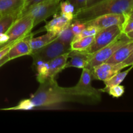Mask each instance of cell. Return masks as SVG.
Instances as JSON below:
<instances>
[{"label":"cell","instance_id":"6da1fadb","mask_svg":"<svg viewBox=\"0 0 133 133\" xmlns=\"http://www.w3.org/2000/svg\"><path fill=\"white\" fill-rule=\"evenodd\" d=\"M29 99L35 108L49 107L69 102L86 104L83 99L69 94L65 87H60L55 79H49L40 83Z\"/></svg>","mask_w":133,"mask_h":133},{"label":"cell","instance_id":"7a4b0ae2","mask_svg":"<svg viewBox=\"0 0 133 133\" xmlns=\"http://www.w3.org/2000/svg\"><path fill=\"white\" fill-rule=\"evenodd\" d=\"M133 0H105L76 12L74 19L85 22L107 14H123L130 16Z\"/></svg>","mask_w":133,"mask_h":133},{"label":"cell","instance_id":"3957f363","mask_svg":"<svg viewBox=\"0 0 133 133\" xmlns=\"http://www.w3.org/2000/svg\"><path fill=\"white\" fill-rule=\"evenodd\" d=\"M92 73L87 68L83 69L80 79L74 87H68L65 89L69 94L78 96L85 101L86 104L94 105L101 101V93L100 89L92 87Z\"/></svg>","mask_w":133,"mask_h":133},{"label":"cell","instance_id":"277c9868","mask_svg":"<svg viewBox=\"0 0 133 133\" xmlns=\"http://www.w3.org/2000/svg\"><path fill=\"white\" fill-rule=\"evenodd\" d=\"M70 51V45L64 44L57 38L55 39L43 48L31 53L30 56L32 58V67H35L40 62H49L58 56L68 53Z\"/></svg>","mask_w":133,"mask_h":133},{"label":"cell","instance_id":"5b68a950","mask_svg":"<svg viewBox=\"0 0 133 133\" xmlns=\"http://www.w3.org/2000/svg\"><path fill=\"white\" fill-rule=\"evenodd\" d=\"M132 40V39L128 37L125 33L122 32L109 45L92 54V57L86 68L92 71L96 66L103 62H106L119 48Z\"/></svg>","mask_w":133,"mask_h":133},{"label":"cell","instance_id":"8992f818","mask_svg":"<svg viewBox=\"0 0 133 133\" xmlns=\"http://www.w3.org/2000/svg\"><path fill=\"white\" fill-rule=\"evenodd\" d=\"M123 32V28L119 25H113L99 30L94 36V40L88 49L85 51L89 54H94L114 41Z\"/></svg>","mask_w":133,"mask_h":133},{"label":"cell","instance_id":"52a82bcc","mask_svg":"<svg viewBox=\"0 0 133 133\" xmlns=\"http://www.w3.org/2000/svg\"><path fill=\"white\" fill-rule=\"evenodd\" d=\"M33 27V19L29 14H25L18 18L6 31L9 40L5 45L13 44L19 41L29 35Z\"/></svg>","mask_w":133,"mask_h":133},{"label":"cell","instance_id":"ba28073f","mask_svg":"<svg viewBox=\"0 0 133 133\" xmlns=\"http://www.w3.org/2000/svg\"><path fill=\"white\" fill-rule=\"evenodd\" d=\"M59 5L60 1L45 0L32 6L25 14H29L32 17L34 27H35L51 16L57 14L59 11Z\"/></svg>","mask_w":133,"mask_h":133},{"label":"cell","instance_id":"9c48e42d","mask_svg":"<svg viewBox=\"0 0 133 133\" xmlns=\"http://www.w3.org/2000/svg\"><path fill=\"white\" fill-rule=\"evenodd\" d=\"M129 16L123 14H107L85 22L87 25H93L99 29L110 27L113 25H119L123 28L129 20Z\"/></svg>","mask_w":133,"mask_h":133},{"label":"cell","instance_id":"30bf717a","mask_svg":"<svg viewBox=\"0 0 133 133\" xmlns=\"http://www.w3.org/2000/svg\"><path fill=\"white\" fill-rule=\"evenodd\" d=\"M125 68V66L122 62L119 64L103 62L94 68L92 70V77L94 79L104 82L111 78Z\"/></svg>","mask_w":133,"mask_h":133},{"label":"cell","instance_id":"8fae6325","mask_svg":"<svg viewBox=\"0 0 133 133\" xmlns=\"http://www.w3.org/2000/svg\"><path fill=\"white\" fill-rule=\"evenodd\" d=\"M32 37H33V34L30 32L23 38L14 43L12 45L7 54L9 61H12L23 56L31 55L32 53L31 40Z\"/></svg>","mask_w":133,"mask_h":133},{"label":"cell","instance_id":"7c38bea8","mask_svg":"<svg viewBox=\"0 0 133 133\" xmlns=\"http://www.w3.org/2000/svg\"><path fill=\"white\" fill-rule=\"evenodd\" d=\"M92 55V54H89L85 51L71 50L69 53L68 59L65 66V69L68 68H84L87 67Z\"/></svg>","mask_w":133,"mask_h":133},{"label":"cell","instance_id":"4fadbf2b","mask_svg":"<svg viewBox=\"0 0 133 133\" xmlns=\"http://www.w3.org/2000/svg\"><path fill=\"white\" fill-rule=\"evenodd\" d=\"M70 52L60 55L48 62L49 64V79H55V77L65 69L68 59Z\"/></svg>","mask_w":133,"mask_h":133},{"label":"cell","instance_id":"5bb4252c","mask_svg":"<svg viewBox=\"0 0 133 133\" xmlns=\"http://www.w3.org/2000/svg\"><path fill=\"white\" fill-rule=\"evenodd\" d=\"M133 51V40L118 49L106 62L110 64L122 63L125 61Z\"/></svg>","mask_w":133,"mask_h":133},{"label":"cell","instance_id":"9a60e30c","mask_svg":"<svg viewBox=\"0 0 133 133\" xmlns=\"http://www.w3.org/2000/svg\"><path fill=\"white\" fill-rule=\"evenodd\" d=\"M71 21L69 20L62 15H55V16L46 23L44 28L47 32H51L58 35V34L64 29Z\"/></svg>","mask_w":133,"mask_h":133},{"label":"cell","instance_id":"2e32d148","mask_svg":"<svg viewBox=\"0 0 133 133\" xmlns=\"http://www.w3.org/2000/svg\"><path fill=\"white\" fill-rule=\"evenodd\" d=\"M23 4V0H0V14L19 11Z\"/></svg>","mask_w":133,"mask_h":133},{"label":"cell","instance_id":"e0dca14e","mask_svg":"<svg viewBox=\"0 0 133 133\" xmlns=\"http://www.w3.org/2000/svg\"><path fill=\"white\" fill-rule=\"evenodd\" d=\"M57 35L51 32H47L45 35H43L36 38L32 37L31 40V48L32 49V53L45 46V45L57 38Z\"/></svg>","mask_w":133,"mask_h":133},{"label":"cell","instance_id":"ac0fdd59","mask_svg":"<svg viewBox=\"0 0 133 133\" xmlns=\"http://www.w3.org/2000/svg\"><path fill=\"white\" fill-rule=\"evenodd\" d=\"M133 68V66H131V67H130L128 70H125V71H119V72L117 73L116 74L114 75L113 77H112L111 78H110L108 80L104 81L105 83V86L104 88L103 89H100L102 92H107L108 89L109 88L112 87H114V86L119 85L122 82L124 81V79H125L126 77L127 76L128 74L129 73V71Z\"/></svg>","mask_w":133,"mask_h":133},{"label":"cell","instance_id":"d6986e66","mask_svg":"<svg viewBox=\"0 0 133 133\" xmlns=\"http://www.w3.org/2000/svg\"><path fill=\"white\" fill-rule=\"evenodd\" d=\"M19 11L3 15L0 18V34L5 33L12 25L18 19Z\"/></svg>","mask_w":133,"mask_h":133},{"label":"cell","instance_id":"ffe728a7","mask_svg":"<svg viewBox=\"0 0 133 133\" xmlns=\"http://www.w3.org/2000/svg\"><path fill=\"white\" fill-rule=\"evenodd\" d=\"M94 40V36H87L74 40L70 45L71 50L86 51L89 48L93 42Z\"/></svg>","mask_w":133,"mask_h":133},{"label":"cell","instance_id":"44dd1931","mask_svg":"<svg viewBox=\"0 0 133 133\" xmlns=\"http://www.w3.org/2000/svg\"><path fill=\"white\" fill-rule=\"evenodd\" d=\"M59 10L61 14L70 21L74 19L75 10L74 6L68 0L60 1Z\"/></svg>","mask_w":133,"mask_h":133},{"label":"cell","instance_id":"7402d4cb","mask_svg":"<svg viewBox=\"0 0 133 133\" xmlns=\"http://www.w3.org/2000/svg\"><path fill=\"white\" fill-rule=\"evenodd\" d=\"M37 71L36 79L39 83L44 82L49 79V64L48 62H40L35 66Z\"/></svg>","mask_w":133,"mask_h":133},{"label":"cell","instance_id":"603a6c76","mask_svg":"<svg viewBox=\"0 0 133 133\" xmlns=\"http://www.w3.org/2000/svg\"><path fill=\"white\" fill-rule=\"evenodd\" d=\"M70 24L68 25L64 29L62 30L57 35V38L61 42H63L64 44H66V45H71V42H73L74 38V35L72 32L71 29V27H70Z\"/></svg>","mask_w":133,"mask_h":133},{"label":"cell","instance_id":"cb8c5ba5","mask_svg":"<svg viewBox=\"0 0 133 133\" xmlns=\"http://www.w3.org/2000/svg\"><path fill=\"white\" fill-rule=\"evenodd\" d=\"M35 109L32 102L30 99H25L22 100L18 103V104L16 106L10 108H6V109H0L1 110H32Z\"/></svg>","mask_w":133,"mask_h":133},{"label":"cell","instance_id":"d4e9b609","mask_svg":"<svg viewBox=\"0 0 133 133\" xmlns=\"http://www.w3.org/2000/svg\"><path fill=\"white\" fill-rule=\"evenodd\" d=\"M99 29L97 27H95V26L87 25L85 29L81 33H79V35L74 36V38L73 41L78 40V39L82 38L87 37V36H95L97 34V32L99 31Z\"/></svg>","mask_w":133,"mask_h":133},{"label":"cell","instance_id":"484cf974","mask_svg":"<svg viewBox=\"0 0 133 133\" xmlns=\"http://www.w3.org/2000/svg\"><path fill=\"white\" fill-rule=\"evenodd\" d=\"M44 1H45V0H23V6H22L20 12H19L18 18L23 16L32 6H35L37 4L43 2Z\"/></svg>","mask_w":133,"mask_h":133},{"label":"cell","instance_id":"4316f807","mask_svg":"<svg viewBox=\"0 0 133 133\" xmlns=\"http://www.w3.org/2000/svg\"><path fill=\"white\" fill-rule=\"evenodd\" d=\"M70 27H71V31L74 33V36H76V35L81 33L85 29V27H87V25L85 24L84 22L73 19L71 22V24H70Z\"/></svg>","mask_w":133,"mask_h":133},{"label":"cell","instance_id":"83f0119b","mask_svg":"<svg viewBox=\"0 0 133 133\" xmlns=\"http://www.w3.org/2000/svg\"><path fill=\"white\" fill-rule=\"evenodd\" d=\"M108 94H109L110 96H112L113 97H121L123 95L125 92V87L123 86L120 85H116L114 86V87H112L110 88H109L107 90Z\"/></svg>","mask_w":133,"mask_h":133},{"label":"cell","instance_id":"f1b7e54d","mask_svg":"<svg viewBox=\"0 0 133 133\" xmlns=\"http://www.w3.org/2000/svg\"><path fill=\"white\" fill-rule=\"evenodd\" d=\"M68 1H70L74 5V8H75V12H76L85 8L87 6V4L91 0H68Z\"/></svg>","mask_w":133,"mask_h":133},{"label":"cell","instance_id":"f546056e","mask_svg":"<svg viewBox=\"0 0 133 133\" xmlns=\"http://www.w3.org/2000/svg\"><path fill=\"white\" fill-rule=\"evenodd\" d=\"M133 31V19H129L125 25L123 29V33L127 34Z\"/></svg>","mask_w":133,"mask_h":133},{"label":"cell","instance_id":"4dcf8cb0","mask_svg":"<svg viewBox=\"0 0 133 133\" xmlns=\"http://www.w3.org/2000/svg\"><path fill=\"white\" fill-rule=\"evenodd\" d=\"M13 44H9V45H5L3 49H1V50H0V60H1V58H3L5 55H6L8 54L10 48H11L12 45Z\"/></svg>","mask_w":133,"mask_h":133},{"label":"cell","instance_id":"1f68e13d","mask_svg":"<svg viewBox=\"0 0 133 133\" xmlns=\"http://www.w3.org/2000/svg\"><path fill=\"white\" fill-rule=\"evenodd\" d=\"M123 64L124 65L125 67H127V66H133V51L131 53V54L130 55L129 57L125 60V61H123Z\"/></svg>","mask_w":133,"mask_h":133},{"label":"cell","instance_id":"d6a6232c","mask_svg":"<svg viewBox=\"0 0 133 133\" xmlns=\"http://www.w3.org/2000/svg\"><path fill=\"white\" fill-rule=\"evenodd\" d=\"M9 61H9V57H8V55H5L3 58H1V59L0 60V68H1V66H3L5 64H6V62H9Z\"/></svg>","mask_w":133,"mask_h":133},{"label":"cell","instance_id":"836d02e7","mask_svg":"<svg viewBox=\"0 0 133 133\" xmlns=\"http://www.w3.org/2000/svg\"><path fill=\"white\" fill-rule=\"evenodd\" d=\"M105 1V0H91V1H90L88 4H87V6H86L85 8L88 7V6H92V5H96V4L98 3H100V2H101V1Z\"/></svg>","mask_w":133,"mask_h":133},{"label":"cell","instance_id":"e575fe53","mask_svg":"<svg viewBox=\"0 0 133 133\" xmlns=\"http://www.w3.org/2000/svg\"><path fill=\"white\" fill-rule=\"evenodd\" d=\"M126 35L128 36V37H129L131 39H132L133 40V31H131V32H129V33L126 34Z\"/></svg>","mask_w":133,"mask_h":133},{"label":"cell","instance_id":"d590c367","mask_svg":"<svg viewBox=\"0 0 133 133\" xmlns=\"http://www.w3.org/2000/svg\"><path fill=\"white\" fill-rule=\"evenodd\" d=\"M5 44H0V50H1V49H3V48H4V47L5 46Z\"/></svg>","mask_w":133,"mask_h":133},{"label":"cell","instance_id":"8d00e7d4","mask_svg":"<svg viewBox=\"0 0 133 133\" xmlns=\"http://www.w3.org/2000/svg\"><path fill=\"white\" fill-rule=\"evenodd\" d=\"M129 19H133V14H131V15H130L129 18Z\"/></svg>","mask_w":133,"mask_h":133},{"label":"cell","instance_id":"74e56055","mask_svg":"<svg viewBox=\"0 0 133 133\" xmlns=\"http://www.w3.org/2000/svg\"><path fill=\"white\" fill-rule=\"evenodd\" d=\"M133 14V9H132V12H131V14Z\"/></svg>","mask_w":133,"mask_h":133},{"label":"cell","instance_id":"f35d334b","mask_svg":"<svg viewBox=\"0 0 133 133\" xmlns=\"http://www.w3.org/2000/svg\"><path fill=\"white\" fill-rule=\"evenodd\" d=\"M55 1H62V0H55Z\"/></svg>","mask_w":133,"mask_h":133},{"label":"cell","instance_id":"ab89813d","mask_svg":"<svg viewBox=\"0 0 133 133\" xmlns=\"http://www.w3.org/2000/svg\"><path fill=\"white\" fill-rule=\"evenodd\" d=\"M3 16V15H2V14H0V18H1V16Z\"/></svg>","mask_w":133,"mask_h":133}]
</instances>
